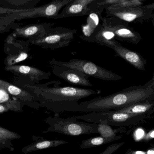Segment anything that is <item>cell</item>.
Listing matches in <instances>:
<instances>
[{
    "mask_svg": "<svg viewBox=\"0 0 154 154\" xmlns=\"http://www.w3.org/2000/svg\"><path fill=\"white\" fill-rule=\"evenodd\" d=\"M61 82L53 81L42 84L25 85L21 88L26 91L45 108L59 116L65 112H79V101L97 94L92 89L71 86L61 87Z\"/></svg>",
    "mask_w": 154,
    "mask_h": 154,
    "instance_id": "cell-1",
    "label": "cell"
},
{
    "mask_svg": "<svg viewBox=\"0 0 154 154\" xmlns=\"http://www.w3.org/2000/svg\"><path fill=\"white\" fill-rule=\"evenodd\" d=\"M154 100V76L143 85L130 86L117 93L79 103V112H99L121 109L140 102Z\"/></svg>",
    "mask_w": 154,
    "mask_h": 154,
    "instance_id": "cell-2",
    "label": "cell"
},
{
    "mask_svg": "<svg viewBox=\"0 0 154 154\" xmlns=\"http://www.w3.org/2000/svg\"><path fill=\"white\" fill-rule=\"evenodd\" d=\"M75 117L76 119L85 121L89 123L121 127L133 126L140 124L149 118L152 117L147 115H134L118 112L116 111L91 112Z\"/></svg>",
    "mask_w": 154,
    "mask_h": 154,
    "instance_id": "cell-3",
    "label": "cell"
},
{
    "mask_svg": "<svg viewBox=\"0 0 154 154\" xmlns=\"http://www.w3.org/2000/svg\"><path fill=\"white\" fill-rule=\"evenodd\" d=\"M45 121L49 125L45 132H56L72 137L98 133V124L77 121L75 116L66 119L49 116Z\"/></svg>",
    "mask_w": 154,
    "mask_h": 154,
    "instance_id": "cell-4",
    "label": "cell"
},
{
    "mask_svg": "<svg viewBox=\"0 0 154 154\" xmlns=\"http://www.w3.org/2000/svg\"><path fill=\"white\" fill-rule=\"evenodd\" d=\"M77 33L75 29L63 27L51 28L38 38L26 40L29 45L52 50L68 46Z\"/></svg>",
    "mask_w": 154,
    "mask_h": 154,
    "instance_id": "cell-5",
    "label": "cell"
},
{
    "mask_svg": "<svg viewBox=\"0 0 154 154\" xmlns=\"http://www.w3.org/2000/svg\"><path fill=\"white\" fill-rule=\"evenodd\" d=\"M106 17L113 18L124 23L143 24L154 20V3L133 8L105 9Z\"/></svg>",
    "mask_w": 154,
    "mask_h": 154,
    "instance_id": "cell-6",
    "label": "cell"
},
{
    "mask_svg": "<svg viewBox=\"0 0 154 154\" xmlns=\"http://www.w3.org/2000/svg\"><path fill=\"white\" fill-rule=\"evenodd\" d=\"M48 63L50 65L63 66L73 68L89 76H93L103 81H117L122 79L120 75L87 60L73 59L63 62L57 61L55 58H53Z\"/></svg>",
    "mask_w": 154,
    "mask_h": 154,
    "instance_id": "cell-7",
    "label": "cell"
},
{
    "mask_svg": "<svg viewBox=\"0 0 154 154\" xmlns=\"http://www.w3.org/2000/svg\"><path fill=\"white\" fill-rule=\"evenodd\" d=\"M73 0H55L46 5L29 10L24 12H17L8 14V17L15 20L24 19L45 18L53 19L59 14V11L66 5L71 3Z\"/></svg>",
    "mask_w": 154,
    "mask_h": 154,
    "instance_id": "cell-8",
    "label": "cell"
},
{
    "mask_svg": "<svg viewBox=\"0 0 154 154\" xmlns=\"http://www.w3.org/2000/svg\"><path fill=\"white\" fill-rule=\"evenodd\" d=\"M4 70L12 73L18 80H20V82H22L23 84L22 86L25 85L39 84L41 81L49 79L51 75L50 72H45L38 68L24 65L5 66Z\"/></svg>",
    "mask_w": 154,
    "mask_h": 154,
    "instance_id": "cell-9",
    "label": "cell"
},
{
    "mask_svg": "<svg viewBox=\"0 0 154 154\" xmlns=\"http://www.w3.org/2000/svg\"><path fill=\"white\" fill-rule=\"evenodd\" d=\"M29 44L26 41L6 38L4 51L6 54L5 66L16 65L29 56Z\"/></svg>",
    "mask_w": 154,
    "mask_h": 154,
    "instance_id": "cell-10",
    "label": "cell"
},
{
    "mask_svg": "<svg viewBox=\"0 0 154 154\" xmlns=\"http://www.w3.org/2000/svg\"><path fill=\"white\" fill-rule=\"evenodd\" d=\"M108 18L109 29L114 35L115 39L134 45L138 44L142 40L140 34L131 27L128 23L113 18Z\"/></svg>",
    "mask_w": 154,
    "mask_h": 154,
    "instance_id": "cell-11",
    "label": "cell"
},
{
    "mask_svg": "<svg viewBox=\"0 0 154 154\" xmlns=\"http://www.w3.org/2000/svg\"><path fill=\"white\" fill-rule=\"evenodd\" d=\"M53 74L68 83L75 85L92 87L89 81L90 76L82 72L63 66L50 65Z\"/></svg>",
    "mask_w": 154,
    "mask_h": 154,
    "instance_id": "cell-12",
    "label": "cell"
},
{
    "mask_svg": "<svg viewBox=\"0 0 154 154\" xmlns=\"http://www.w3.org/2000/svg\"><path fill=\"white\" fill-rule=\"evenodd\" d=\"M104 46L113 49L116 53L115 57L124 59L136 69L140 71L145 70L146 60L140 54L124 47L116 40L108 41Z\"/></svg>",
    "mask_w": 154,
    "mask_h": 154,
    "instance_id": "cell-13",
    "label": "cell"
},
{
    "mask_svg": "<svg viewBox=\"0 0 154 154\" xmlns=\"http://www.w3.org/2000/svg\"><path fill=\"white\" fill-rule=\"evenodd\" d=\"M0 91H4L15 98L22 106L26 105L35 109H38L40 108L39 103L36 101L31 94L21 87L11 83L0 79Z\"/></svg>",
    "mask_w": 154,
    "mask_h": 154,
    "instance_id": "cell-14",
    "label": "cell"
},
{
    "mask_svg": "<svg viewBox=\"0 0 154 154\" xmlns=\"http://www.w3.org/2000/svg\"><path fill=\"white\" fill-rule=\"evenodd\" d=\"M54 23H37L26 25L15 29L7 38L16 39L18 38L27 40L38 38L45 34L54 26Z\"/></svg>",
    "mask_w": 154,
    "mask_h": 154,
    "instance_id": "cell-15",
    "label": "cell"
},
{
    "mask_svg": "<svg viewBox=\"0 0 154 154\" xmlns=\"http://www.w3.org/2000/svg\"><path fill=\"white\" fill-rule=\"evenodd\" d=\"M94 0H73L71 3L64 7L61 13L54 19L65 18L70 17L88 16L91 12L89 5Z\"/></svg>",
    "mask_w": 154,
    "mask_h": 154,
    "instance_id": "cell-16",
    "label": "cell"
},
{
    "mask_svg": "<svg viewBox=\"0 0 154 154\" xmlns=\"http://www.w3.org/2000/svg\"><path fill=\"white\" fill-rule=\"evenodd\" d=\"M89 8L91 9V12L86 18V23L81 26L82 34L80 36V38L86 42H88L101 24L103 17L102 13L103 10Z\"/></svg>",
    "mask_w": 154,
    "mask_h": 154,
    "instance_id": "cell-17",
    "label": "cell"
},
{
    "mask_svg": "<svg viewBox=\"0 0 154 154\" xmlns=\"http://www.w3.org/2000/svg\"><path fill=\"white\" fill-rule=\"evenodd\" d=\"M115 40L114 35L109 28V18L103 17L101 24L88 40L89 43H94L102 46L105 45L107 42Z\"/></svg>",
    "mask_w": 154,
    "mask_h": 154,
    "instance_id": "cell-18",
    "label": "cell"
},
{
    "mask_svg": "<svg viewBox=\"0 0 154 154\" xmlns=\"http://www.w3.org/2000/svg\"><path fill=\"white\" fill-rule=\"evenodd\" d=\"M116 112L134 115H144L151 116L154 112V100L140 102L132 104Z\"/></svg>",
    "mask_w": 154,
    "mask_h": 154,
    "instance_id": "cell-19",
    "label": "cell"
},
{
    "mask_svg": "<svg viewBox=\"0 0 154 154\" xmlns=\"http://www.w3.org/2000/svg\"><path fill=\"white\" fill-rule=\"evenodd\" d=\"M68 143V142L63 140L45 139L40 137L39 139L36 140L33 143L23 147L21 149V151L24 154H26L36 150L55 147Z\"/></svg>",
    "mask_w": 154,
    "mask_h": 154,
    "instance_id": "cell-20",
    "label": "cell"
},
{
    "mask_svg": "<svg viewBox=\"0 0 154 154\" xmlns=\"http://www.w3.org/2000/svg\"><path fill=\"white\" fill-rule=\"evenodd\" d=\"M41 0H0V7L14 10L33 9Z\"/></svg>",
    "mask_w": 154,
    "mask_h": 154,
    "instance_id": "cell-21",
    "label": "cell"
},
{
    "mask_svg": "<svg viewBox=\"0 0 154 154\" xmlns=\"http://www.w3.org/2000/svg\"><path fill=\"white\" fill-rule=\"evenodd\" d=\"M21 137V135L0 126V150L9 149L12 151L14 149L12 141Z\"/></svg>",
    "mask_w": 154,
    "mask_h": 154,
    "instance_id": "cell-22",
    "label": "cell"
},
{
    "mask_svg": "<svg viewBox=\"0 0 154 154\" xmlns=\"http://www.w3.org/2000/svg\"><path fill=\"white\" fill-rule=\"evenodd\" d=\"M122 137V135H116L110 137H103L100 136L90 138L82 141L81 148L82 149H87L100 146L112 141L119 140Z\"/></svg>",
    "mask_w": 154,
    "mask_h": 154,
    "instance_id": "cell-23",
    "label": "cell"
},
{
    "mask_svg": "<svg viewBox=\"0 0 154 154\" xmlns=\"http://www.w3.org/2000/svg\"><path fill=\"white\" fill-rule=\"evenodd\" d=\"M16 20L9 17L7 15L0 17V34L10 32L11 29H15L18 27L19 25Z\"/></svg>",
    "mask_w": 154,
    "mask_h": 154,
    "instance_id": "cell-24",
    "label": "cell"
},
{
    "mask_svg": "<svg viewBox=\"0 0 154 154\" xmlns=\"http://www.w3.org/2000/svg\"><path fill=\"white\" fill-rule=\"evenodd\" d=\"M125 130H126L125 128L123 127L114 129L109 125L98 124V133L100 135V136L103 137H114L117 135V133L119 132H124Z\"/></svg>",
    "mask_w": 154,
    "mask_h": 154,
    "instance_id": "cell-25",
    "label": "cell"
},
{
    "mask_svg": "<svg viewBox=\"0 0 154 154\" xmlns=\"http://www.w3.org/2000/svg\"><path fill=\"white\" fill-rule=\"evenodd\" d=\"M22 104L17 100H9L5 102L0 103V113H3L9 111L22 112Z\"/></svg>",
    "mask_w": 154,
    "mask_h": 154,
    "instance_id": "cell-26",
    "label": "cell"
},
{
    "mask_svg": "<svg viewBox=\"0 0 154 154\" xmlns=\"http://www.w3.org/2000/svg\"><path fill=\"white\" fill-rule=\"evenodd\" d=\"M125 142H120V143H115L112 144L110 146H108L106 149L102 152L100 153V154H112L114 152L118 150L119 148L122 146L124 144Z\"/></svg>",
    "mask_w": 154,
    "mask_h": 154,
    "instance_id": "cell-27",
    "label": "cell"
},
{
    "mask_svg": "<svg viewBox=\"0 0 154 154\" xmlns=\"http://www.w3.org/2000/svg\"><path fill=\"white\" fill-rule=\"evenodd\" d=\"M154 137V130L153 129L149 131L147 133H146V135L144 136L143 137V138L142 139V140L144 142H147V141H149L153 139Z\"/></svg>",
    "mask_w": 154,
    "mask_h": 154,
    "instance_id": "cell-28",
    "label": "cell"
},
{
    "mask_svg": "<svg viewBox=\"0 0 154 154\" xmlns=\"http://www.w3.org/2000/svg\"><path fill=\"white\" fill-rule=\"evenodd\" d=\"M124 154H146V152L145 151L133 150L131 149H128Z\"/></svg>",
    "mask_w": 154,
    "mask_h": 154,
    "instance_id": "cell-29",
    "label": "cell"
},
{
    "mask_svg": "<svg viewBox=\"0 0 154 154\" xmlns=\"http://www.w3.org/2000/svg\"><path fill=\"white\" fill-rule=\"evenodd\" d=\"M146 154H154V146H152L151 147H149L147 150L146 151Z\"/></svg>",
    "mask_w": 154,
    "mask_h": 154,
    "instance_id": "cell-30",
    "label": "cell"
},
{
    "mask_svg": "<svg viewBox=\"0 0 154 154\" xmlns=\"http://www.w3.org/2000/svg\"></svg>",
    "mask_w": 154,
    "mask_h": 154,
    "instance_id": "cell-31",
    "label": "cell"
}]
</instances>
